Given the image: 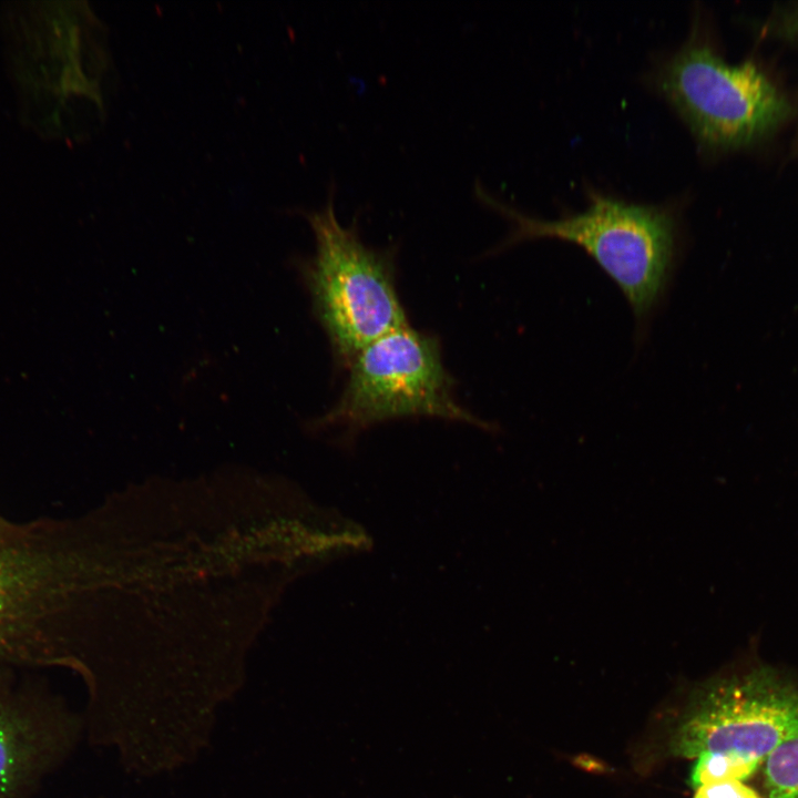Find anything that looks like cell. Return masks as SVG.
<instances>
[{"mask_svg":"<svg viewBox=\"0 0 798 798\" xmlns=\"http://www.w3.org/2000/svg\"><path fill=\"white\" fill-rule=\"evenodd\" d=\"M65 524L0 512V667L82 671L68 623L88 561Z\"/></svg>","mask_w":798,"mask_h":798,"instance_id":"1","label":"cell"},{"mask_svg":"<svg viewBox=\"0 0 798 798\" xmlns=\"http://www.w3.org/2000/svg\"><path fill=\"white\" fill-rule=\"evenodd\" d=\"M474 191L512 224L498 249L542 237L581 246L625 296L640 325L664 296L677 253V223L667 208L593 193L585 211L545 221L522 214L479 185Z\"/></svg>","mask_w":798,"mask_h":798,"instance_id":"2","label":"cell"},{"mask_svg":"<svg viewBox=\"0 0 798 798\" xmlns=\"http://www.w3.org/2000/svg\"><path fill=\"white\" fill-rule=\"evenodd\" d=\"M334 190L331 184L321 209L307 214L316 253L305 276L332 352L349 366L370 342L408 324L396 290L392 250L366 246L357 223L345 227L338 222Z\"/></svg>","mask_w":798,"mask_h":798,"instance_id":"3","label":"cell"},{"mask_svg":"<svg viewBox=\"0 0 798 798\" xmlns=\"http://www.w3.org/2000/svg\"><path fill=\"white\" fill-rule=\"evenodd\" d=\"M348 367L346 386L318 428L350 434L387 420L433 417L492 429L457 401L434 336L409 326L393 330L366 346Z\"/></svg>","mask_w":798,"mask_h":798,"instance_id":"4","label":"cell"},{"mask_svg":"<svg viewBox=\"0 0 798 798\" xmlns=\"http://www.w3.org/2000/svg\"><path fill=\"white\" fill-rule=\"evenodd\" d=\"M658 84L710 151L753 145L792 113L788 98L756 63L729 64L700 40L690 39L666 61Z\"/></svg>","mask_w":798,"mask_h":798,"instance_id":"5","label":"cell"},{"mask_svg":"<svg viewBox=\"0 0 798 798\" xmlns=\"http://www.w3.org/2000/svg\"><path fill=\"white\" fill-rule=\"evenodd\" d=\"M798 733V686L770 668L719 681L679 728L674 748L684 757L730 754L760 766Z\"/></svg>","mask_w":798,"mask_h":798,"instance_id":"6","label":"cell"},{"mask_svg":"<svg viewBox=\"0 0 798 798\" xmlns=\"http://www.w3.org/2000/svg\"><path fill=\"white\" fill-rule=\"evenodd\" d=\"M81 720L18 692L0 667V798H16L74 747Z\"/></svg>","mask_w":798,"mask_h":798,"instance_id":"7","label":"cell"},{"mask_svg":"<svg viewBox=\"0 0 798 798\" xmlns=\"http://www.w3.org/2000/svg\"><path fill=\"white\" fill-rule=\"evenodd\" d=\"M764 764L768 798H798V733L781 743Z\"/></svg>","mask_w":798,"mask_h":798,"instance_id":"8","label":"cell"},{"mask_svg":"<svg viewBox=\"0 0 798 798\" xmlns=\"http://www.w3.org/2000/svg\"><path fill=\"white\" fill-rule=\"evenodd\" d=\"M758 767L757 764L735 755L704 753L696 757L690 780L695 788L727 780L741 781L750 777Z\"/></svg>","mask_w":798,"mask_h":798,"instance_id":"9","label":"cell"},{"mask_svg":"<svg viewBox=\"0 0 798 798\" xmlns=\"http://www.w3.org/2000/svg\"><path fill=\"white\" fill-rule=\"evenodd\" d=\"M694 798H760L758 792L740 780H727L696 788Z\"/></svg>","mask_w":798,"mask_h":798,"instance_id":"10","label":"cell"},{"mask_svg":"<svg viewBox=\"0 0 798 798\" xmlns=\"http://www.w3.org/2000/svg\"><path fill=\"white\" fill-rule=\"evenodd\" d=\"M782 28L785 33L791 39L798 41V6L791 9L784 19Z\"/></svg>","mask_w":798,"mask_h":798,"instance_id":"11","label":"cell"},{"mask_svg":"<svg viewBox=\"0 0 798 798\" xmlns=\"http://www.w3.org/2000/svg\"><path fill=\"white\" fill-rule=\"evenodd\" d=\"M797 150H798V142H797Z\"/></svg>","mask_w":798,"mask_h":798,"instance_id":"12","label":"cell"}]
</instances>
